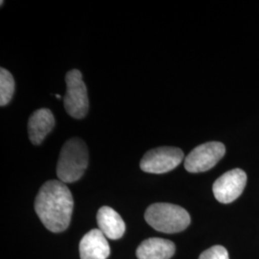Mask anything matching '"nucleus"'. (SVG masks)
Masks as SVG:
<instances>
[{
    "instance_id": "obj_1",
    "label": "nucleus",
    "mask_w": 259,
    "mask_h": 259,
    "mask_svg": "<svg viewBox=\"0 0 259 259\" xmlns=\"http://www.w3.org/2000/svg\"><path fill=\"white\" fill-rule=\"evenodd\" d=\"M74 207L73 197L61 181H48L42 185L35 200V210L48 231L62 232L71 221Z\"/></svg>"
},
{
    "instance_id": "obj_2",
    "label": "nucleus",
    "mask_w": 259,
    "mask_h": 259,
    "mask_svg": "<svg viewBox=\"0 0 259 259\" xmlns=\"http://www.w3.org/2000/svg\"><path fill=\"white\" fill-rule=\"evenodd\" d=\"M89 165V150L81 139L67 140L60 153L57 176L64 184H71L83 177Z\"/></svg>"
},
{
    "instance_id": "obj_3",
    "label": "nucleus",
    "mask_w": 259,
    "mask_h": 259,
    "mask_svg": "<svg viewBox=\"0 0 259 259\" xmlns=\"http://www.w3.org/2000/svg\"><path fill=\"white\" fill-rule=\"evenodd\" d=\"M144 217L153 229L164 233L183 232L191 222L190 215L185 208L167 203L151 204Z\"/></svg>"
},
{
    "instance_id": "obj_4",
    "label": "nucleus",
    "mask_w": 259,
    "mask_h": 259,
    "mask_svg": "<svg viewBox=\"0 0 259 259\" xmlns=\"http://www.w3.org/2000/svg\"><path fill=\"white\" fill-rule=\"evenodd\" d=\"M66 93L64 96L65 111L73 118H83L90 107L85 83H83L81 71L72 69L65 76Z\"/></svg>"
},
{
    "instance_id": "obj_5",
    "label": "nucleus",
    "mask_w": 259,
    "mask_h": 259,
    "mask_svg": "<svg viewBox=\"0 0 259 259\" xmlns=\"http://www.w3.org/2000/svg\"><path fill=\"white\" fill-rule=\"evenodd\" d=\"M184 152L177 147H158L148 151L140 160L142 171L151 174H164L181 164Z\"/></svg>"
},
{
    "instance_id": "obj_6",
    "label": "nucleus",
    "mask_w": 259,
    "mask_h": 259,
    "mask_svg": "<svg viewBox=\"0 0 259 259\" xmlns=\"http://www.w3.org/2000/svg\"><path fill=\"white\" fill-rule=\"evenodd\" d=\"M226 147L218 141L201 144L185 157V168L189 173H201L215 166L225 156Z\"/></svg>"
},
{
    "instance_id": "obj_7",
    "label": "nucleus",
    "mask_w": 259,
    "mask_h": 259,
    "mask_svg": "<svg viewBox=\"0 0 259 259\" xmlns=\"http://www.w3.org/2000/svg\"><path fill=\"white\" fill-rule=\"evenodd\" d=\"M247 184V175L241 169L226 172L213 185V194L222 204H231L240 197Z\"/></svg>"
},
{
    "instance_id": "obj_8",
    "label": "nucleus",
    "mask_w": 259,
    "mask_h": 259,
    "mask_svg": "<svg viewBox=\"0 0 259 259\" xmlns=\"http://www.w3.org/2000/svg\"><path fill=\"white\" fill-rule=\"evenodd\" d=\"M81 259H107L111 253L110 245L99 229L83 235L79 245Z\"/></svg>"
},
{
    "instance_id": "obj_9",
    "label": "nucleus",
    "mask_w": 259,
    "mask_h": 259,
    "mask_svg": "<svg viewBox=\"0 0 259 259\" xmlns=\"http://www.w3.org/2000/svg\"><path fill=\"white\" fill-rule=\"evenodd\" d=\"M55 126V118L48 109L34 111L28 121L29 139L34 145H39Z\"/></svg>"
},
{
    "instance_id": "obj_10",
    "label": "nucleus",
    "mask_w": 259,
    "mask_h": 259,
    "mask_svg": "<svg viewBox=\"0 0 259 259\" xmlns=\"http://www.w3.org/2000/svg\"><path fill=\"white\" fill-rule=\"evenodd\" d=\"M97 224L103 234L112 240L121 238L126 230L120 215L110 206H102L97 213Z\"/></svg>"
},
{
    "instance_id": "obj_11",
    "label": "nucleus",
    "mask_w": 259,
    "mask_h": 259,
    "mask_svg": "<svg viewBox=\"0 0 259 259\" xmlns=\"http://www.w3.org/2000/svg\"><path fill=\"white\" fill-rule=\"evenodd\" d=\"M172 241L162 238H149L143 241L137 250L139 259H170L175 253Z\"/></svg>"
},
{
    "instance_id": "obj_12",
    "label": "nucleus",
    "mask_w": 259,
    "mask_h": 259,
    "mask_svg": "<svg viewBox=\"0 0 259 259\" xmlns=\"http://www.w3.org/2000/svg\"><path fill=\"white\" fill-rule=\"evenodd\" d=\"M15 93V80L12 73L7 69H0V106L8 105Z\"/></svg>"
},
{
    "instance_id": "obj_13",
    "label": "nucleus",
    "mask_w": 259,
    "mask_h": 259,
    "mask_svg": "<svg viewBox=\"0 0 259 259\" xmlns=\"http://www.w3.org/2000/svg\"><path fill=\"white\" fill-rule=\"evenodd\" d=\"M199 259H230L229 252L223 246H213L203 251Z\"/></svg>"
},
{
    "instance_id": "obj_14",
    "label": "nucleus",
    "mask_w": 259,
    "mask_h": 259,
    "mask_svg": "<svg viewBox=\"0 0 259 259\" xmlns=\"http://www.w3.org/2000/svg\"><path fill=\"white\" fill-rule=\"evenodd\" d=\"M56 97H57L58 99H61V98H62V97H61V95H59V94H57V95H56Z\"/></svg>"
}]
</instances>
